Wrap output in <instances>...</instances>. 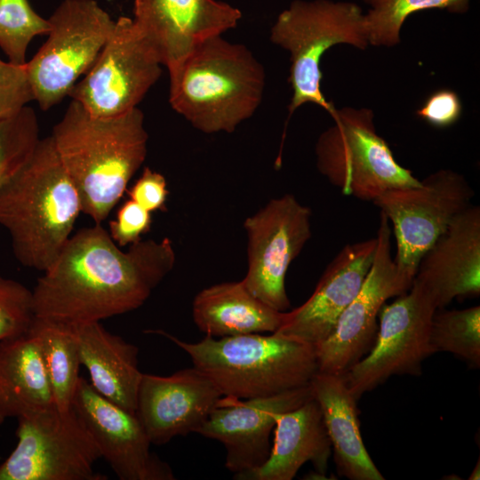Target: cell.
I'll return each mask as SVG.
<instances>
[{
  "label": "cell",
  "mask_w": 480,
  "mask_h": 480,
  "mask_svg": "<svg viewBox=\"0 0 480 480\" xmlns=\"http://www.w3.org/2000/svg\"><path fill=\"white\" fill-rule=\"evenodd\" d=\"M175 262L168 237L141 239L124 252L101 224L82 228L38 278L32 291L36 316L84 323L132 311Z\"/></svg>",
  "instance_id": "1"
},
{
  "label": "cell",
  "mask_w": 480,
  "mask_h": 480,
  "mask_svg": "<svg viewBox=\"0 0 480 480\" xmlns=\"http://www.w3.org/2000/svg\"><path fill=\"white\" fill-rule=\"evenodd\" d=\"M51 137L77 190L82 212L101 224L146 159L148 136L142 111L137 107L120 116L96 117L72 100Z\"/></svg>",
  "instance_id": "2"
},
{
  "label": "cell",
  "mask_w": 480,
  "mask_h": 480,
  "mask_svg": "<svg viewBox=\"0 0 480 480\" xmlns=\"http://www.w3.org/2000/svg\"><path fill=\"white\" fill-rule=\"evenodd\" d=\"M81 211L77 190L51 136L40 139L28 162L0 188V225L15 257L44 272L70 237Z\"/></svg>",
  "instance_id": "3"
},
{
  "label": "cell",
  "mask_w": 480,
  "mask_h": 480,
  "mask_svg": "<svg viewBox=\"0 0 480 480\" xmlns=\"http://www.w3.org/2000/svg\"><path fill=\"white\" fill-rule=\"evenodd\" d=\"M168 71L172 108L202 132L231 133L261 103L262 65L246 46L221 36L198 44Z\"/></svg>",
  "instance_id": "4"
},
{
  "label": "cell",
  "mask_w": 480,
  "mask_h": 480,
  "mask_svg": "<svg viewBox=\"0 0 480 480\" xmlns=\"http://www.w3.org/2000/svg\"><path fill=\"white\" fill-rule=\"evenodd\" d=\"M190 357L220 394L251 399L308 386L318 372L315 346L277 332L250 333L187 342L162 331Z\"/></svg>",
  "instance_id": "5"
},
{
  "label": "cell",
  "mask_w": 480,
  "mask_h": 480,
  "mask_svg": "<svg viewBox=\"0 0 480 480\" xmlns=\"http://www.w3.org/2000/svg\"><path fill=\"white\" fill-rule=\"evenodd\" d=\"M270 40L291 55L289 116L306 103L318 105L332 116L336 108L321 91L322 56L338 44L360 49L369 44L361 8L354 3L329 0L292 2L278 15Z\"/></svg>",
  "instance_id": "6"
},
{
  "label": "cell",
  "mask_w": 480,
  "mask_h": 480,
  "mask_svg": "<svg viewBox=\"0 0 480 480\" xmlns=\"http://www.w3.org/2000/svg\"><path fill=\"white\" fill-rule=\"evenodd\" d=\"M332 117L334 124L316 145V166L343 195L373 202L390 189L420 184L376 132L372 110L345 108Z\"/></svg>",
  "instance_id": "7"
},
{
  "label": "cell",
  "mask_w": 480,
  "mask_h": 480,
  "mask_svg": "<svg viewBox=\"0 0 480 480\" xmlns=\"http://www.w3.org/2000/svg\"><path fill=\"white\" fill-rule=\"evenodd\" d=\"M48 20V39L25 64L34 100L44 111L91 69L116 24L95 0H63Z\"/></svg>",
  "instance_id": "8"
},
{
  "label": "cell",
  "mask_w": 480,
  "mask_h": 480,
  "mask_svg": "<svg viewBox=\"0 0 480 480\" xmlns=\"http://www.w3.org/2000/svg\"><path fill=\"white\" fill-rule=\"evenodd\" d=\"M17 445L0 464V480H104L93 465L100 450L72 408L54 404L17 418Z\"/></svg>",
  "instance_id": "9"
},
{
  "label": "cell",
  "mask_w": 480,
  "mask_h": 480,
  "mask_svg": "<svg viewBox=\"0 0 480 480\" xmlns=\"http://www.w3.org/2000/svg\"><path fill=\"white\" fill-rule=\"evenodd\" d=\"M474 190L461 174L439 170L415 187L393 188L373 201L392 225L398 271L412 283L424 253L471 205Z\"/></svg>",
  "instance_id": "10"
},
{
  "label": "cell",
  "mask_w": 480,
  "mask_h": 480,
  "mask_svg": "<svg viewBox=\"0 0 480 480\" xmlns=\"http://www.w3.org/2000/svg\"><path fill=\"white\" fill-rule=\"evenodd\" d=\"M162 64L134 20L120 17L96 61L68 96L96 117L135 108L162 74Z\"/></svg>",
  "instance_id": "11"
},
{
  "label": "cell",
  "mask_w": 480,
  "mask_h": 480,
  "mask_svg": "<svg viewBox=\"0 0 480 480\" xmlns=\"http://www.w3.org/2000/svg\"><path fill=\"white\" fill-rule=\"evenodd\" d=\"M436 311L428 294L417 284L382 305L375 342L343 375L358 400L393 375H420L421 364L433 354L430 328Z\"/></svg>",
  "instance_id": "12"
},
{
  "label": "cell",
  "mask_w": 480,
  "mask_h": 480,
  "mask_svg": "<svg viewBox=\"0 0 480 480\" xmlns=\"http://www.w3.org/2000/svg\"><path fill=\"white\" fill-rule=\"evenodd\" d=\"M311 210L291 194L272 198L247 217L248 291L269 307L284 312L291 304L285 276L292 262L311 237Z\"/></svg>",
  "instance_id": "13"
},
{
  "label": "cell",
  "mask_w": 480,
  "mask_h": 480,
  "mask_svg": "<svg viewBox=\"0 0 480 480\" xmlns=\"http://www.w3.org/2000/svg\"><path fill=\"white\" fill-rule=\"evenodd\" d=\"M376 238L374 260L359 293L340 314L331 334L315 345L318 372L344 375L367 355L377 337L380 308L412 286L391 257V226L381 212Z\"/></svg>",
  "instance_id": "14"
},
{
  "label": "cell",
  "mask_w": 480,
  "mask_h": 480,
  "mask_svg": "<svg viewBox=\"0 0 480 480\" xmlns=\"http://www.w3.org/2000/svg\"><path fill=\"white\" fill-rule=\"evenodd\" d=\"M312 397L310 384L251 399L222 396L196 433L224 445L225 467L234 476L248 472L268 460L272 445L270 436L277 416Z\"/></svg>",
  "instance_id": "15"
},
{
  "label": "cell",
  "mask_w": 480,
  "mask_h": 480,
  "mask_svg": "<svg viewBox=\"0 0 480 480\" xmlns=\"http://www.w3.org/2000/svg\"><path fill=\"white\" fill-rule=\"evenodd\" d=\"M72 408L119 479H175L171 467L150 452L151 443L135 413L100 395L83 377Z\"/></svg>",
  "instance_id": "16"
},
{
  "label": "cell",
  "mask_w": 480,
  "mask_h": 480,
  "mask_svg": "<svg viewBox=\"0 0 480 480\" xmlns=\"http://www.w3.org/2000/svg\"><path fill=\"white\" fill-rule=\"evenodd\" d=\"M132 19L168 69L198 44L235 28L239 9L216 0H135Z\"/></svg>",
  "instance_id": "17"
},
{
  "label": "cell",
  "mask_w": 480,
  "mask_h": 480,
  "mask_svg": "<svg viewBox=\"0 0 480 480\" xmlns=\"http://www.w3.org/2000/svg\"><path fill=\"white\" fill-rule=\"evenodd\" d=\"M221 396L194 366L169 376L143 373L135 415L150 443L164 444L175 436L196 433Z\"/></svg>",
  "instance_id": "18"
},
{
  "label": "cell",
  "mask_w": 480,
  "mask_h": 480,
  "mask_svg": "<svg viewBox=\"0 0 480 480\" xmlns=\"http://www.w3.org/2000/svg\"><path fill=\"white\" fill-rule=\"evenodd\" d=\"M376 248V237L345 245L329 263L311 296L300 307L285 311L275 332L314 346L324 340L359 293Z\"/></svg>",
  "instance_id": "19"
},
{
  "label": "cell",
  "mask_w": 480,
  "mask_h": 480,
  "mask_svg": "<svg viewBox=\"0 0 480 480\" xmlns=\"http://www.w3.org/2000/svg\"><path fill=\"white\" fill-rule=\"evenodd\" d=\"M436 309L480 293V208L457 215L420 259L412 280Z\"/></svg>",
  "instance_id": "20"
},
{
  "label": "cell",
  "mask_w": 480,
  "mask_h": 480,
  "mask_svg": "<svg viewBox=\"0 0 480 480\" xmlns=\"http://www.w3.org/2000/svg\"><path fill=\"white\" fill-rule=\"evenodd\" d=\"M274 428L270 453L265 463L256 469L235 475V479L292 480L307 462L313 465L318 476H325L332 445L314 397L280 413Z\"/></svg>",
  "instance_id": "21"
},
{
  "label": "cell",
  "mask_w": 480,
  "mask_h": 480,
  "mask_svg": "<svg viewBox=\"0 0 480 480\" xmlns=\"http://www.w3.org/2000/svg\"><path fill=\"white\" fill-rule=\"evenodd\" d=\"M340 476L350 480H384L364 444L356 398L343 375L317 372L310 381Z\"/></svg>",
  "instance_id": "22"
},
{
  "label": "cell",
  "mask_w": 480,
  "mask_h": 480,
  "mask_svg": "<svg viewBox=\"0 0 480 480\" xmlns=\"http://www.w3.org/2000/svg\"><path fill=\"white\" fill-rule=\"evenodd\" d=\"M80 364L91 385L102 396L135 413L143 373L138 366L139 348L108 332L100 322L72 323Z\"/></svg>",
  "instance_id": "23"
},
{
  "label": "cell",
  "mask_w": 480,
  "mask_h": 480,
  "mask_svg": "<svg viewBox=\"0 0 480 480\" xmlns=\"http://www.w3.org/2000/svg\"><path fill=\"white\" fill-rule=\"evenodd\" d=\"M284 312L260 300L242 280L206 287L196 295L192 305L197 328L214 338L275 332L283 322Z\"/></svg>",
  "instance_id": "24"
},
{
  "label": "cell",
  "mask_w": 480,
  "mask_h": 480,
  "mask_svg": "<svg viewBox=\"0 0 480 480\" xmlns=\"http://www.w3.org/2000/svg\"><path fill=\"white\" fill-rule=\"evenodd\" d=\"M54 404L36 337L0 340V425Z\"/></svg>",
  "instance_id": "25"
},
{
  "label": "cell",
  "mask_w": 480,
  "mask_h": 480,
  "mask_svg": "<svg viewBox=\"0 0 480 480\" xmlns=\"http://www.w3.org/2000/svg\"><path fill=\"white\" fill-rule=\"evenodd\" d=\"M29 332L37 340L53 404L60 412H68L72 409L81 365L73 324L36 316Z\"/></svg>",
  "instance_id": "26"
},
{
  "label": "cell",
  "mask_w": 480,
  "mask_h": 480,
  "mask_svg": "<svg viewBox=\"0 0 480 480\" xmlns=\"http://www.w3.org/2000/svg\"><path fill=\"white\" fill-rule=\"evenodd\" d=\"M434 353L449 352L475 368L480 366V307L436 309L430 328Z\"/></svg>",
  "instance_id": "27"
},
{
  "label": "cell",
  "mask_w": 480,
  "mask_h": 480,
  "mask_svg": "<svg viewBox=\"0 0 480 480\" xmlns=\"http://www.w3.org/2000/svg\"><path fill=\"white\" fill-rule=\"evenodd\" d=\"M370 5L364 14L369 44L394 46L399 43L400 30L409 15L427 9H444L462 13L468 10L469 0H364Z\"/></svg>",
  "instance_id": "28"
},
{
  "label": "cell",
  "mask_w": 480,
  "mask_h": 480,
  "mask_svg": "<svg viewBox=\"0 0 480 480\" xmlns=\"http://www.w3.org/2000/svg\"><path fill=\"white\" fill-rule=\"evenodd\" d=\"M50 29L49 20L36 13L28 0H0V48L12 64L25 66L29 43Z\"/></svg>",
  "instance_id": "29"
},
{
  "label": "cell",
  "mask_w": 480,
  "mask_h": 480,
  "mask_svg": "<svg viewBox=\"0 0 480 480\" xmlns=\"http://www.w3.org/2000/svg\"><path fill=\"white\" fill-rule=\"evenodd\" d=\"M34 109L25 106L0 119V188L28 162L39 142Z\"/></svg>",
  "instance_id": "30"
},
{
  "label": "cell",
  "mask_w": 480,
  "mask_h": 480,
  "mask_svg": "<svg viewBox=\"0 0 480 480\" xmlns=\"http://www.w3.org/2000/svg\"><path fill=\"white\" fill-rule=\"evenodd\" d=\"M35 317L33 292L0 275V340L27 333Z\"/></svg>",
  "instance_id": "31"
},
{
  "label": "cell",
  "mask_w": 480,
  "mask_h": 480,
  "mask_svg": "<svg viewBox=\"0 0 480 480\" xmlns=\"http://www.w3.org/2000/svg\"><path fill=\"white\" fill-rule=\"evenodd\" d=\"M34 100L25 66L0 59V119L18 112Z\"/></svg>",
  "instance_id": "32"
},
{
  "label": "cell",
  "mask_w": 480,
  "mask_h": 480,
  "mask_svg": "<svg viewBox=\"0 0 480 480\" xmlns=\"http://www.w3.org/2000/svg\"><path fill=\"white\" fill-rule=\"evenodd\" d=\"M151 212L132 199L118 209L116 220L109 221V235L119 247L141 240L151 227Z\"/></svg>",
  "instance_id": "33"
},
{
  "label": "cell",
  "mask_w": 480,
  "mask_h": 480,
  "mask_svg": "<svg viewBox=\"0 0 480 480\" xmlns=\"http://www.w3.org/2000/svg\"><path fill=\"white\" fill-rule=\"evenodd\" d=\"M461 102L457 93L443 89L432 93L417 110V115L432 126L448 127L460 118Z\"/></svg>",
  "instance_id": "34"
},
{
  "label": "cell",
  "mask_w": 480,
  "mask_h": 480,
  "mask_svg": "<svg viewBox=\"0 0 480 480\" xmlns=\"http://www.w3.org/2000/svg\"><path fill=\"white\" fill-rule=\"evenodd\" d=\"M133 200L147 211H164L169 194L165 178L161 173L145 167L140 177L127 191Z\"/></svg>",
  "instance_id": "35"
},
{
  "label": "cell",
  "mask_w": 480,
  "mask_h": 480,
  "mask_svg": "<svg viewBox=\"0 0 480 480\" xmlns=\"http://www.w3.org/2000/svg\"><path fill=\"white\" fill-rule=\"evenodd\" d=\"M479 478H480V461L478 460L471 474L469 475L468 479L478 480Z\"/></svg>",
  "instance_id": "36"
}]
</instances>
